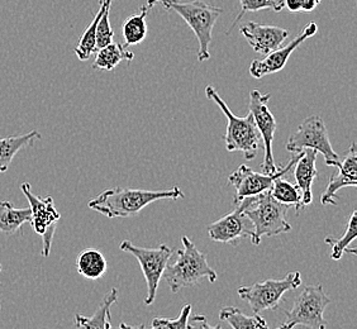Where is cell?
I'll return each instance as SVG.
<instances>
[{
    "label": "cell",
    "instance_id": "obj_14",
    "mask_svg": "<svg viewBox=\"0 0 357 329\" xmlns=\"http://www.w3.org/2000/svg\"><path fill=\"white\" fill-rule=\"evenodd\" d=\"M318 32V26L314 22L310 23L308 26L303 28L302 33L296 37L293 41L288 43L284 47H279L273 52H270L268 55L265 56L264 60H255L250 66V74L255 79H261L264 76L276 74L279 71H282L289 57L296 51V48L302 45L303 42L307 41L310 37L316 35Z\"/></svg>",
    "mask_w": 357,
    "mask_h": 329
},
{
    "label": "cell",
    "instance_id": "obj_24",
    "mask_svg": "<svg viewBox=\"0 0 357 329\" xmlns=\"http://www.w3.org/2000/svg\"><path fill=\"white\" fill-rule=\"evenodd\" d=\"M220 319L234 329H268V323L260 314L250 316L234 307L220 309Z\"/></svg>",
    "mask_w": 357,
    "mask_h": 329
},
{
    "label": "cell",
    "instance_id": "obj_16",
    "mask_svg": "<svg viewBox=\"0 0 357 329\" xmlns=\"http://www.w3.org/2000/svg\"><path fill=\"white\" fill-rule=\"evenodd\" d=\"M337 169L338 172L331 176L330 183L323 192L321 198L323 206H337L338 190L342 188H354L357 185V148L355 142L351 144Z\"/></svg>",
    "mask_w": 357,
    "mask_h": 329
},
{
    "label": "cell",
    "instance_id": "obj_11",
    "mask_svg": "<svg viewBox=\"0 0 357 329\" xmlns=\"http://www.w3.org/2000/svg\"><path fill=\"white\" fill-rule=\"evenodd\" d=\"M271 94H261L260 90L254 89L250 91V113L254 117L255 124L260 132L264 142V161H262V172L274 174L279 170L276 167L273 155V142H274L276 121L273 113L268 109V100Z\"/></svg>",
    "mask_w": 357,
    "mask_h": 329
},
{
    "label": "cell",
    "instance_id": "obj_18",
    "mask_svg": "<svg viewBox=\"0 0 357 329\" xmlns=\"http://www.w3.org/2000/svg\"><path fill=\"white\" fill-rule=\"evenodd\" d=\"M37 139H41V133L37 130H31L20 136L0 138V174L7 172L15 155L23 148L33 146Z\"/></svg>",
    "mask_w": 357,
    "mask_h": 329
},
{
    "label": "cell",
    "instance_id": "obj_7",
    "mask_svg": "<svg viewBox=\"0 0 357 329\" xmlns=\"http://www.w3.org/2000/svg\"><path fill=\"white\" fill-rule=\"evenodd\" d=\"M302 285V276L299 271L289 273L282 280H266L256 282L251 286H242L237 294L242 300L248 303L254 314H260L264 310L279 308L284 295L290 290H296Z\"/></svg>",
    "mask_w": 357,
    "mask_h": 329
},
{
    "label": "cell",
    "instance_id": "obj_29",
    "mask_svg": "<svg viewBox=\"0 0 357 329\" xmlns=\"http://www.w3.org/2000/svg\"><path fill=\"white\" fill-rule=\"evenodd\" d=\"M113 0H108L107 6L104 9L103 14L100 17V21L98 23V28H96V49L104 47L107 45H109L110 42H113L114 38V31L110 26L109 13L110 6H112Z\"/></svg>",
    "mask_w": 357,
    "mask_h": 329
},
{
    "label": "cell",
    "instance_id": "obj_1",
    "mask_svg": "<svg viewBox=\"0 0 357 329\" xmlns=\"http://www.w3.org/2000/svg\"><path fill=\"white\" fill-rule=\"evenodd\" d=\"M184 197V192L178 186L170 190L114 188L90 200L88 206L90 209L102 213L108 218H127L138 215L146 206L158 200H178Z\"/></svg>",
    "mask_w": 357,
    "mask_h": 329
},
{
    "label": "cell",
    "instance_id": "obj_8",
    "mask_svg": "<svg viewBox=\"0 0 357 329\" xmlns=\"http://www.w3.org/2000/svg\"><path fill=\"white\" fill-rule=\"evenodd\" d=\"M285 148L293 153H299L308 148L314 150L322 155L327 166L338 167L341 161L331 144L326 124L319 116H310L304 119L296 132L289 137Z\"/></svg>",
    "mask_w": 357,
    "mask_h": 329
},
{
    "label": "cell",
    "instance_id": "obj_36",
    "mask_svg": "<svg viewBox=\"0 0 357 329\" xmlns=\"http://www.w3.org/2000/svg\"><path fill=\"white\" fill-rule=\"evenodd\" d=\"M278 329H282V328H278Z\"/></svg>",
    "mask_w": 357,
    "mask_h": 329
},
{
    "label": "cell",
    "instance_id": "obj_25",
    "mask_svg": "<svg viewBox=\"0 0 357 329\" xmlns=\"http://www.w3.org/2000/svg\"><path fill=\"white\" fill-rule=\"evenodd\" d=\"M268 192L271 194V197L280 204L294 206L296 215L302 211V192L296 185H293L291 183H289L288 180H284L282 176L275 180Z\"/></svg>",
    "mask_w": 357,
    "mask_h": 329
},
{
    "label": "cell",
    "instance_id": "obj_17",
    "mask_svg": "<svg viewBox=\"0 0 357 329\" xmlns=\"http://www.w3.org/2000/svg\"><path fill=\"white\" fill-rule=\"evenodd\" d=\"M317 155L318 152L314 150H303L299 155L294 167V178H296V188L302 192L303 208L310 206L313 200L312 186L318 176L317 171Z\"/></svg>",
    "mask_w": 357,
    "mask_h": 329
},
{
    "label": "cell",
    "instance_id": "obj_20",
    "mask_svg": "<svg viewBox=\"0 0 357 329\" xmlns=\"http://www.w3.org/2000/svg\"><path fill=\"white\" fill-rule=\"evenodd\" d=\"M96 61L93 63V69L112 71L116 69L122 61L131 62L135 59V54L131 52L124 45L118 42H110L109 45L96 49Z\"/></svg>",
    "mask_w": 357,
    "mask_h": 329
},
{
    "label": "cell",
    "instance_id": "obj_15",
    "mask_svg": "<svg viewBox=\"0 0 357 329\" xmlns=\"http://www.w3.org/2000/svg\"><path fill=\"white\" fill-rule=\"evenodd\" d=\"M241 35L246 38L248 45L255 52L266 56L275 49L282 47V43L289 37L287 28L260 24L255 22H248L240 28Z\"/></svg>",
    "mask_w": 357,
    "mask_h": 329
},
{
    "label": "cell",
    "instance_id": "obj_10",
    "mask_svg": "<svg viewBox=\"0 0 357 329\" xmlns=\"http://www.w3.org/2000/svg\"><path fill=\"white\" fill-rule=\"evenodd\" d=\"M255 197L246 198L234 204L236 208L231 213L215 220L208 227V236L211 240L220 243L238 245L242 238H251L254 234V227L246 215V209L254 203Z\"/></svg>",
    "mask_w": 357,
    "mask_h": 329
},
{
    "label": "cell",
    "instance_id": "obj_13",
    "mask_svg": "<svg viewBox=\"0 0 357 329\" xmlns=\"http://www.w3.org/2000/svg\"><path fill=\"white\" fill-rule=\"evenodd\" d=\"M22 192L27 198L31 209V226L37 234L43 238V256L47 257L51 251L52 238L55 234L57 222L61 218V214L57 212L54 204V199L47 197L42 199L32 192V186L29 183H23L21 186Z\"/></svg>",
    "mask_w": 357,
    "mask_h": 329
},
{
    "label": "cell",
    "instance_id": "obj_12",
    "mask_svg": "<svg viewBox=\"0 0 357 329\" xmlns=\"http://www.w3.org/2000/svg\"><path fill=\"white\" fill-rule=\"evenodd\" d=\"M299 155L301 152L296 153L293 158H290L288 166L279 169L274 174H260V172L254 171L251 167H248V164H241L240 167L228 178L229 185L234 186L236 189L234 204L240 203L246 198L257 197L261 192H268L276 178L287 175L293 169V166L299 158Z\"/></svg>",
    "mask_w": 357,
    "mask_h": 329
},
{
    "label": "cell",
    "instance_id": "obj_21",
    "mask_svg": "<svg viewBox=\"0 0 357 329\" xmlns=\"http://www.w3.org/2000/svg\"><path fill=\"white\" fill-rule=\"evenodd\" d=\"M76 268H77V273L85 279L98 280L103 277L107 273L108 263L100 251H98L96 248H86L77 256Z\"/></svg>",
    "mask_w": 357,
    "mask_h": 329
},
{
    "label": "cell",
    "instance_id": "obj_37",
    "mask_svg": "<svg viewBox=\"0 0 357 329\" xmlns=\"http://www.w3.org/2000/svg\"><path fill=\"white\" fill-rule=\"evenodd\" d=\"M319 1H321V0H319Z\"/></svg>",
    "mask_w": 357,
    "mask_h": 329
},
{
    "label": "cell",
    "instance_id": "obj_31",
    "mask_svg": "<svg viewBox=\"0 0 357 329\" xmlns=\"http://www.w3.org/2000/svg\"><path fill=\"white\" fill-rule=\"evenodd\" d=\"M186 329H222V327L211 326L206 316H202V314H195V316H189Z\"/></svg>",
    "mask_w": 357,
    "mask_h": 329
},
{
    "label": "cell",
    "instance_id": "obj_2",
    "mask_svg": "<svg viewBox=\"0 0 357 329\" xmlns=\"http://www.w3.org/2000/svg\"><path fill=\"white\" fill-rule=\"evenodd\" d=\"M181 243L184 248L178 250V257L172 263H167L164 275L165 280L174 294L181 289L192 288L202 280L217 282L215 270L209 266L206 254L198 250L189 237L183 236Z\"/></svg>",
    "mask_w": 357,
    "mask_h": 329
},
{
    "label": "cell",
    "instance_id": "obj_4",
    "mask_svg": "<svg viewBox=\"0 0 357 329\" xmlns=\"http://www.w3.org/2000/svg\"><path fill=\"white\" fill-rule=\"evenodd\" d=\"M206 95L208 99L217 104L227 118L226 135L223 139L227 150L229 152L240 151L246 161H251L257 156L260 148L261 136L255 124L254 117L248 113L246 117H237L228 108L226 102L220 98L213 86H206Z\"/></svg>",
    "mask_w": 357,
    "mask_h": 329
},
{
    "label": "cell",
    "instance_id": "obj_35",
    "mask_svg": "<svg viewBox=\"0 0 357 329\" xmlns=\"http://www.w3.org/2000/svg\"><path fill=\"white\" fill-rule=\"evenodd\" d=\"M0 271H1V263H0ZM0 285H1V282H0Z\"/></svg>",
    "mask_w": 357,
    "mask_h": 329
},
{
    "label": "cell",
    "instance_id": "obj_28",
    "mask_svg": "<svg viewBox=\"0 0 357 329\" xmlns=\"http://www.w3.org/2000/svg\"><path fill=\"white\" fill-rule=\"evenodd\" d=\"M240 14L236 17L234 24L231 26L229 31L227 32V35H229L234 31V26L242 20V17L246 13L259 12V10H262V9H270L273 12L279 13L285 8V1L284 0H240Z\"/></svg>",
    "mask_w": 357,
    "mask_h": 329
},
{
    "label": "cell",
    "instance_id": "obj_5",
    "mask_svg": "<svg viewBox=\"0 0 357 329\" xmlns=\"http://www.w3.org/2000/svg\"><path fill=\"white\" fill-rule=\"evenodd\" d=\"M288 209V206L276 201L270 192L255 197L254 203L245 212L254 227L251 243L257 246L262 237H273L291 231V226L287 220Z\"/></svg>",
    "mask_w": 357,
    "mask_h": 329
},
{
    "label": "cell",
    "instance_id": "obj_6",
    "mask_svg": "<svg viewBox=\"0 0 357 329\" xmlns=\"http://www.w3.org/2000/svg\"><path fill=\"white\" fill-rule=\"evenodd\" d=\"M331 303L330 296L324 293L322 284L308 285L298 295L291 310L287 312V322L282 329H293L302 326L308 329H326L324 310Z\"/></svg>",
    "mask_w": 357,
    "mask_h": 329
},
{
    "label": "cell",
    "instance_id": "obj_19",
    "mask_svg": "<svg viewBox=\"0 0 357 329\" xmlns=\"http://www.w3.org/2000/svg\"><path fill=\"white\" fill-rule=\"evenodd\" d=\"M118 299V290L112 289L108 294L105 295L103 302L96 309V313L91 316H85L83 314H76L75 326L77 329H112L110 323V308L116 304Z\"/></svg>",
    "mask_w": 357,
    "mask_h": 329
},
{
    "label": "cell",
    "instance_id": "obj_26",
    "mask_svg": "<svg viewBox=\"0 0 357 329\" xmlns=\"http://www.w3.org/2000/svg\"><path fill=\"white\" fill-rule=\"evenodd\" d=\"M107 1L108 0H99L100 8H99L98 13L94 17L93 22L90 23L89 27L85 29V32H84L83 36L79 40L77 46L74 49L75 55L77 56V59L80 61H88L90 56L93 55L96 51V28H98V23L100 21V17H102L105 6H107Z\"/></svg>",
    "mask_w": 357,
    "mask_h": 329
},
{
    "label": "cell",
    "instance_id": "obj_9",
    "mask_svg": "<svg viewBox=\"0 0 357 329\" xmlns=\"http://www.w3.org/2000/svg\"><path fill=\"white\" fill-rule=\"evenodd\" d=\"M119 248L127 254H133L139 262L144 280L147 284V295L144 298V305H151L156 299L158 285L174 251L165 243H161L155 248H144L135 246L130 240H123Z\"/></svg>",
    "mask_w": 357,
    "mask_h": 329
},
{
    "label": "cell",
    "instance_id": "obj_23",
    "mask_svg": "<svg viewBox=\"0 0 357 329\" xmlns=\"http://www.w3.org/2000/svg\"><path fill=\"white\" fill-rule=\"evenodd\" d=\"M150 8L142 6L139 8V13L133 14L128 17L122 24V36L124 38V47L136 46L138 43L144 41L147 36V22L146 17L149 14Z\"/></svg>",
    "mask_w": 357,
    "mask_h": 329
},
{
    "label": "cell",
    "instance_id": "obj_22",
    "mask_svg": "<svg viewBox=\"0 0 357 329\" xmlns=\"http://www.w3.org/2000/svg\"><path fill=\"white\" fill-rule=\"evenodd\" d=\"M31 222V209H17L9 201H0V232L12 236Z\"/></svg>",
    "mask_w": 357,
    "mask_h": 329
},
{
    "label": "cell",
    "instance_id": "obj_27",
    "mask_svg": "<svg viewBox=\"0 0 357 329\" xmlns=\"http://www.w3.org/2000/svg\"><path fill=\"white\" fill-rule=\"evenodd\" d=\"M357 237V212L354 211L351 214L350 220L347 223V228L344 231V234L341 238H335V237H327L324 242L327 245L332 246V260H341V257L344 256V252L350 254V251L347 250V247L355 240Z\"/></svg>",
    "mask_w": 357,
    "mask_h": 329
},
{
    "label": "cell",
    "instance_id": "obj_30",
    "mask_svg": "<svg viewBox=\"0 0 357 329\" xmlns=\"http://www.w3.org/2000/svg\"><path fill=\"white\" fill-rule=\"evenodd\" d=\"M190 314H192V304H185L181 309V313L178 318L176 319L155 318L152 321L151 327L149 329H186L188 319Z\"/></svg>",
    "mask_w": 357,
    "mask_h": 329
},
{
    "label": "cell",
    "instance_id": "obj_3",
    "mask_svg": "<svg viewBox=\"0 0 357 329\" xmlns=\"http://www.w3.org/2000/svg\"><path fill=\"white\" fill-rule=\"evenodd\" d=\"M155 4H161L167 9L178 14L189 27L192 28L194 35L199 42L198 61H206L211 59L209 45L212 42V33L215 23L220 14L222 8L206 4L202 0L192 1H178V0H147V7L151 9Z\"/></svg>",
    "mask_w": 357,
    "mask_h": 329
},
{
    "label": "cell",
    "instance_id": "obj_34",
    "mask_svg": "<svg viewBox=\"0 0 357 329\" xmlns=\"http://www.w3.org/2000/svg\"><path fill=\"white\" fill-rule=\"evenodd\" d=\"M112 329H146V326H144V323H141V324H138V326H130V324H127V323H121L118 328H113V327H112Z\"/></svg>",
    "mask_w": 357,
    "mask_h": 329
},
{
    "label": "cell",
    "instance_id": "obj_32",
    "mask_svg": "<svg viewBox=\"0 0 357 329\" xmlns=\"http://www.w3.org/2000/svg\"><path fill=\"white\" fill-rule=\"evenodd\" d=\"M285 7L288 8L289 12L298 13L302 12V0H284Z\"/></svg>",
    "mask_w": 357,
    "mask_h": 329
},
{
    "label": "cell",
    "instance_id": "obj_33",
    "mask_svg": "<svg viewBox=\"0 0 357 329\" xmlns=\"http://www.w3.org/2000/svg\"><path fill=\"white\" fill-rule=\"evenodd\" d=\"M319 3H321L319 0H302V12L305 13L313 12Z\"/></svg>",
    "mask_w": 357,
    "mask_h": 329
}]
</instances>
